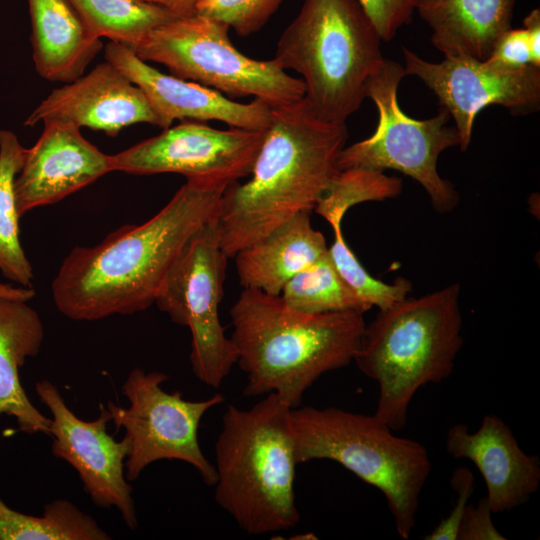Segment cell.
Returning a JSON list of instances; mask_svg holds the SVG:
<instances>
[{"mask_svg": "<svg viewBox=\"0 0 540 540\" xmlns=\"http://www.w3.org/2000/svg\"><path fill=\"white\" fill-rule=\"evenodd\" d=\"M226 188L187 179L146 222L123 225L97 245L75 246L52 281L57 309L71 320L95 321L149 308L187 241L217 217Z\"/></svg>", "mask_w": 540, "mask_h": 540, "instance_id": "6da1fadb", "label": "cell"}, {"mask_svg": "<svg viewBox=\"0 0 540 540\" xmlns=\"http://www.w3.org/2000/svg\"><path fill=\"white\" fill-rule=\"evenodd\" d=\"M346 124L319 118L305 98L272 108L271 122L251 178L230 184L216 217L220 245L228 258L291 219L311 212L339 172Z\"/></svg>", "mask_w": 540, "mask_h": 540, "instance_id": "7a4b0ae2", "label": "cell"}, {"mask_svg": "<svg viewBox=\"0 0 540 540\" xmlns=\"http://www.w3.org/2000/svg\"><path fill=\"white\" fill-rule=\"evenodd\" d=\"M230 316L236 364L247 379L243 394L274 393L292 409L323 374L354 360L366 325L360 312L301 313L280 296L250 288Z\"/></svg>", "mask_w": 540, "mask_h": 540, "instance_id": "3957f363", "label": "cell"}, {"mask_svg": "<svg viewBox=\"0 0 540 540\" xmlns=\"http://www.w3.org/2000/svg\"><path fill=\"white\" fill-rule=\"evenodd\" d=\"M291 409L270 393L248 409L229 405L222 416L214 498L249 535L288 530L300 521Z\"/></svg>", "mask_w": 540, "mask_h": 540, "instance_id": "277c9868", "label": "cell"}, {"mask_svg": "<svg viewBox=\"0 0 540 540\" xmlns=\"http://www.w3.org/2000/svg\"><path fill=\"white\" fill-rule=\"evenodd\" d=\"M460 286L406 297L365 325L354 362L377 382L374 415L393 431L406 426L410 403L427 384L447 379L463 345Z\"/></svg>", "mask_w": 540, "mask_h": 540, "instance_id": "5b68a950", "label": "cell"}, {"mask_svg": "<svg viewBox=\"0 0 540 540\" xmlns=\"http://www.w3.org/2000/svg\"><path fill=\"white\" fill-rule=\"evenodd\" d=\"M381 41L358 0H304L273 59L302 76L304 98L319 118L345 124L384 59Z\"/></svg>", "mask_w": 540, "mask_h": 540, "instance_id": "8992f818", "label": "cell"}, {"mask_svg": "<svg viewBox=\"0 0 540 540\" xmlns=\"http://www.w3.org/2000/svg\"><path fill=\"white\" fill-rule=\"evenodd\" d=\"M297 465L331 460L384 495L396 531L409 539L432 463L420 442L397 436L374 414L337 407L291 409Z\"/></svg>", "mask_w": 540, "mask_h": 540, "instance_id": "52a82bcc", "label": "cell"}, {"mask_svg": "<svg viewBox=\"0 0 540 540\" xmlns=\"http://www.w3.org/2000/svg\"><path fill=\"white\" fill-rule=\"evenodd\" d=\"M229 27L199 15L177 17L152 30L133 50L145 62L159 63L171 75L212 88L224 96H252L271 108L305 96L301 78L274 60H256L237 50Z\"/></svg>", "mask_w": 540, "mask_h": 540, "instance_id": "ba28073f", "label": "cell"}, {"mask_svg": "<svg viewBox=\"0 0 540 540\" xmlns=\"http://www.w3.org/2000/svg\"><path fill=\"white\" fill-rule=\"evenodd\" d=\"M405 76L404 67L390 59H383L373 71L365 93L377 107V127L370 137L344 147L337 166L339 171H399L424 188L438 213H449L457 207L459 194L440 177L437 161L443 151L459 146V136L456 128L448 125L451 117L442 107L425 120L413 119L402 111L397 92Z\"/></svg>", "mask_w": 540, "mask_h": 540, "instance_id": "9c48e42d", "label": "cell"}, {"mask_svg": "<svg viewBox=\"0 0 540 540\" xmlns=\"http://www.w3.org/2000/svg\"><path fill=\"white\" fill-rule=\"evenodd\" d=\"M228 257L223 252L216 218L187 241L169 268L154 304L191 332L190 363L195 377L218 389L237 361V352L220 323Z\"/></svg>", "mask_w": 540, "mask_h": 540, "instance_id": "30bf717a", "label": "cell"}, {"mask_svg": "<svg viewBox=\"0 0 540 540\" xmlns=\"http://www.w3.org/2000/svg\"><path fill=\"white\" fill-rule=\"evenodd\" d=\"M168 379L163 372L134 368L122 385L129 406L107 403L111 421L126 432V479L135 481L155 461L179 460L193 466L205 484L214 486L216 470L201 450L198 429L204 414L225 397L217 393L204 400H186L180 391L162 389Z\"/></svg>", "mask_w": 540, "mask_h": 540, "instance_id": "8fae6325", "label": "cell"}, {"mask_svg": "<svg viewBox=\"0 0 540 540\" xmlns=\"http://www.w3.org/2000/svg\"><path fill=\"white\" fill-rule=\"evenodd\" d=\"M265 132L183 121L109 155L110 167L112 172L135 175L176 173L228 187L250 175Z\"/></svg>", "mask_w": 540, "mask_h": 540, "instance_id": "7c38bea8", "label": "cell"}, {"mask_svg": "<svg viewBox=\"0 0 540 540\" xmlns=\"http://www.w3.org/2000/svg\"><path fill=\"white\" fill-rule=\"evenodd\" d=\"M403 55L406 76L419 78L454 120L461 151L470 145L477 114L488 105H501L513 115L539 109L540 67L511 69L467 57L434 63L406 48Z\"/></svg>", "mask_w": 540, "mask_h": 540, "instance_id": "4fadbf2b", "label": "cell"}, {"mask_svg": "<svg viewBox=\"0 0 540 540\" xmlns=\"http://www.w3.org/2000/svg\"><path fill=\"white\" fill-rule=\"evenodd\" d=\"M35 390L52 416L49 436L53 456L65 460L77 471L84 491L95 505L117 508L128 528L135 529L133 489L124 472L128 442L125 438L118 442L108 434L111 417L107 408L101 404L99 416L84 421L71 411L50 381L36 382Z\"/></svg>", "mask_w": 540, "mask_h": 540, "instance_id": "5bb4252c", "label": "cell"}, {"mask_svg": "<svg viewBox=\"0 0 540 540\" xmlns=\"http://www.w3.org/2000/svg\"><path fill=\"white\" fill-rule=\"evenodd\" d=\"M104 52L106 61L144 92L163 129L175 120H217L230 127L258 131L270 126L272 108L259 99L240 103L212 88L164 74L119 43L109 42Z\"/></svg>", "mask_w": 540, "mask_h": 540, "instance_id": "9a60e30c", "label": "cell"}, {"mask_svg": "<svg viewBox=\"0 0 540 540\" xmlns=\"http://www.w3.org/2000/svg\"><path fill=\"white\" fill-rule=\"evenodd\" d=\"M71 124L116 136L123 128L159 119L144 92L109 61L53 89L24 122Z\"/></svg>", "mask_w": 540, "mask_h": 540, "instance_id": "2e32d148", "label": "cell"}, {"mask_svg": "<svg viewBox=\"0 0 540 540\" xmlns=\"http://www.w3.org/2000/svg\"><path fill=\"white\" fill-rule=\"evenodd\" d=\"M14 182L21 216L54 204L112 172L109 155L83 137L71 124L45 122Z\"/></svg>", "mask_w": 540, "mask_h": 540, "instance_id": "e0dca14e", "label": "cell"}, {"mask_svg": "<svg viewBox=\"0 0 540 540\" xmlns=\"http://www.w3.org/2000/svg\"><path fill=\"white\" fill-rule=\"evenodd\" d=\"M445 448L453 458L468 459L477 467L492 513L507 512L526 503L539 489V457L522 450L498 415H485L474 432L463 423L452 425L446 433Z\"/></svg>", "mask_w": 540, "mask_h": 540, "instance_id": "ac0fdd59", "label": "cell"}, {"mask_svg": "<svg viewBox=\"0 0 540 540\" xmlns=\"http://www.w3.org/2000/svg\"><path fill=\"white\" fill-rule=\"evenodd\" d=\"M515 0H415V12L431 29L445 58L486 60L511 28Z\"/></svg>", "mask_w": 540, "mask_h": 540, "instance_id": "d6986e66", "label": "cell"}, {"mask_svg": "<svg viewBox=\"0 0 540 540\" xmlns=\"http://www.w3.org/2000/svg\"><path fill=\"white\" fill-rule=\"evenodd\" d=\"M327 251L324 235L313 228L310 212L303 211L233 258L243 288L279 296L294 275Z\"/></svg>", "mask_w": 540, "mask_h": 540, "instance_id": "ffe728a7", "label": "cell"}, {"mask_svg": "<svg viewBox=\"0 0 540 540\" xmlns=\"http://www.w3.org/2000/svg\"><path fill=\"white\" fill-rule=\"evenodd\" d=\"M35 70L44 79L69 83L102 49L69 0H27Z\"/></svg>", "mask_w": 540, "mask_h": 540, "instance_id": "44dd1931", "label": "cell"}, {"mask_svg": "<svg viewBox=\"0 0 540 540\" xmlns=\"http://www.w3.org/2000/svg\"><path fill=\"white\" fill-rule=\"evenodd\" d=\"M44 326L26 301L0 297V416L14 417L28 434L49 435L51 419L30 402L19 370L42 346Z\"/></svg>", "mask_w": 540, "mask_h": 540, "instance_id": "7402d4cb", "label": "cell"}, {"mask_svg": "<svg viewBox=\"0 0 540 540\" xmlns=\"http://www.w3.org/2000/svg\"><path fill=\"white\" fill-rule=\"evenodd\" d=\"M26 149L15 133L0 129V272L19 286L31 287L33 268L20 242L14 191Z\"/></svg>", "mask_w": 540, "mask_h": 540, "instance_id": "603a6c76", "label": "cell"}, {"mask_svg": "<svg viewBox=\"0 0 540 540\" xmlns=\"http://www.w3.org/2000/svg\"><path fill=\"white\" fill-rule=\"evenodd\" d=\"M96 38L132 50L155 28L177 18L170 10L144 0H69Z\"/></svg>", "mask_w": 540, "mask_h": 540, "instance_id": "cb8c5ba5", "label": "cell"}, {"mask_svg": "<svg viewBox=\"0 0 540 540\" xmlns=\"http://www.w3.org/2000/svg\"><path fill=\"white\" fill-rule=\"evenodd\" d=\"M108 539L91 516L68 500L47 503L42 516H32L10 508L0 497V540Z\"/></svg>", "mask_w": 540, "mask_h": 540, "instance_id": "d4e9b609", "label": "cell"}, {"mask_svg": "<svg viewBox=\"0 0 540 540\" xmlns=\"http://www.w3.org/2000/svg\"><path fill=\"white\" fill-rule=\"evenodd\" d=\"M279 296L288 307L306 314L340 311L364 314L371 309L341 276L329 251L294 275Z\"/></svg>", "mask_w": 540, "mask_h": 540, "instance_id": "484cf974", "label": "cell"}, {"mask_svg": "<svg viewBox=\"0 0 540 540\" xmlns=\"http://www.w3.org/2000/svg\"><path fill=\"white\" fill-rule=\"evenodd\" d=\"M401 191V179L384 172L362 168L340 170L313 210L333 227L342 224L351 207L363 202L394 198Z\"/></svg>", "mask_w": 540, "mask_h": 540, "instance_id": "4316f807", "label": "cell"}, {"mask_svg": "<svg viewBox=\"0 0 540 540\" xmlns=\"http://www.w3.org/2000/svg\"><path fill=\"white\" fill-rule=\"evenodd\" d=\"M332 229L334 242L328 247L329 254L341 276L365 303L383 310L408 296L412 290L409 280L398 277L389 284L374 278L347 245L341 225Z\"/></svg>", "mask_w": 540, "mask_h": 540, "instance_id": "83f0119b", "label": "cell"}, {"mask_svg": "<svg viewBox=\"0 0 540 540\" xmlns=\"http://www.w3.org/2000/svg\"><path fill=\"white\" fill-rule=\"evenodd\" d=\"M283 0H197L196 15L233 29L241 37L260 31Z\"/></svg>", "mask_w": 540, "mask_h": 540, "instance_id": "f1b7e54d", "label": "cell"}, {"mask_svg": "<svg viewBox=\"0 0 540 540\" xmlns=\"http://www.w3.org/2000/svg\"><path fill=\"white\" fill-rule=\"evenodd\" d=\"M375 26L382 41L393 39L398 30L410 23L415 0H358Z\"/></svg>", "mask_w": 540, "mask_h": 540, "instance_id": "f546056e", "label": "cell"}, {"mask_svg": "<svg viewBox=\"0 0 540 540\" xmlns=\"http://www.w3.org/2000/svg\"><path fill=\"white\" fill-rule=\"evenodd\" d=\"M450 484L457 495L454 505L449 515L425 535L424 540H457L462 517L474 491L473 473L467 467L460 466L454 470Z\"/></svg>", "mask_w": 540, "mask_h": 540, "instance_id": "4dcf8cb0", "label": "cell"}, {"mask_svg": "<svg viewBox=\"0 0 540 540\" xmlns=\"http://www.w3.org/2000/svg\"><path fill=\"white\" fill-rule=\"evenodd\" d=\"M504 68H520L532 64L529 39L524 28L505 31L486 59Z\"/></svg>", "mask_w": 540, "mask_h": 540, "instance_id": "1f68e13d", "label": "cell"}, {"mask_svg": "<svg viewBox=\"0 0 540 540\" xmlns=\"http://www.w3.org/2000/svg\"><path fill=\"white\" fill-rule=\"evenodd\" d=\"M492 511L486 497L473 506L468 503L462 517L457 540H505L492 521Z\"/></svg>", "mask_w": 540, "mask_h": 540, "instance_id": "d6a6232c", "label": "cell"}, {"mask_svg": "<svg viewBox=\"0 0 540 540\" xmlns=\"http://www.w3.org/2000/svg\"><path fill=\"white\" fill-rule=\"evenodd\" d=\"M532 57V65L540 67V10L533 9L523 21Z\"/></svg>", "mask_w": 540, "mask_h": 540, "instance_id": "836d02e7", "label": "cell"}, {"mask_svg": "<svg viewBox=\"0 0 540 540\" xmlns=\"http://www.w3.org/2000/svg\"><path fill=\"white\" fill-rule=\"evenodd\" d=\"M146 2L164 7L177 16L195 15V5L197 0H144Z\"/></svg>", "mask_w": 540, "mask_h": 540, "instance_id": "e575fe53", "label": "cell"}, {"mask_svg": "<svg viewBox=\"0 0 540 540\" xmlns=\"http://www.w3.org/2000/svg\"><path fill=\"white\" fill-rule=\"evenodd\" d=\"M35 296V291L31 287L12 286L0 283V297L17 299L28 302Z\"/></svg>", "mask_w": 540, "mask_h": 540, "instance_id": "d590c367", "label": "cell"}]
</instances>
